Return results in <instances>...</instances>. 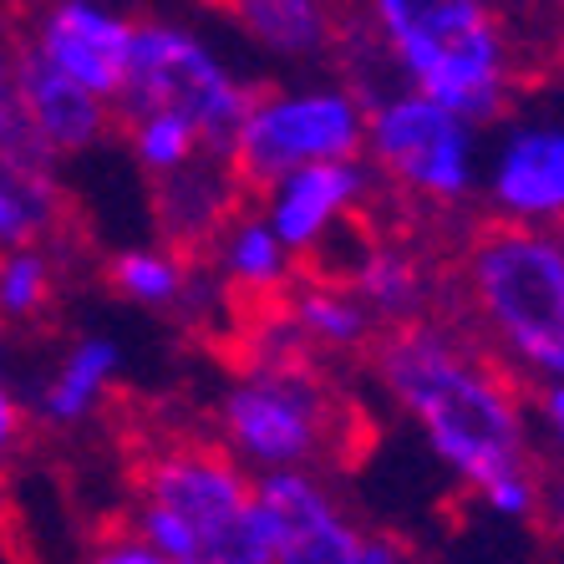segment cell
I'll use <instances>...</instances> for the list:
<instances>
[{"mask_svg":"<svg viewBox=\"0 0 564 564\" xmlns=\"http://www.w3.org/2000/svg\"><path fill=\"white\" fill-rule=\"evenodd\" d=\"M544 417H550L554 437H560V447H564V377L554 381L550 392H544Z\"/></svg>","mask_w":564,"mask_h":564,"instance_id":"cell-26","label":"cell"},{"mask_svg":"<svg viewBox=\"0 0 564 564\" xmlns=\"http://www.w3.org/2000/svg\"><path fill=\"white\" fill-rule=\"evenodd\" d=\"M351 290L381 321H412L427 311V280H422L417 260L392 245H367V254L351 270Z\"/></svg>","mask_w":564,"mask_h":564,"instance_id":"cell-18","label":"cell"},{"mask_svg":"<svg viewBox=\"0 0 564 564\" xmlns=\"http://www.w3.org/2000/svg\"><path fill=\"white\" fill-rule=\"evenodd\" d=\"M367 148L402 194L458 204L473 188V122L427 93H392L367 107Z\"/></svg>","mask_w":564,"mask_h":564,"instance_id":"cell-9","label":"cell"},{"mask_svg":"<svg viewBox=\"0 0 564 564\" xmlns=\"http://www.w3.org/2000/svg\"><path fill=\"white\" fill-rule=\"evenodd\" d=\"M367 194V173L356 169V158H321L305 169L285 173L270 188V229L280 235L285 250H311L315 239L336 229L346 209H356Z\"/></svg>","mask_w":564,"mask_h":564,"instance_id":"cell-12","label":"cell"},{"mask_svg":"<svg viewBox=\"0 0 564 564\" xmlns=\"http://www.w3.org/2000/svg\"><path fill=\"white\" fill-rule=\"evenodd\" d=\"M290 315L301 321L311 346H330V351H351V346L371 341V305L356 295L346 280L311 275L301 285L285 290Z\"/></svg>","mask_w":564,"mask_h":564,"instance_id":"cell-17","label":"cell"},{"mask_svg":"<svg viewBox=\"0 0 564 564\" xmlns=\"http://www.w3.org/2000/svg\"><path fill=\"white\" fill-rule=\"evenodd\" d=\"M224 443L250 468H301V463H356L371 443L351 402L330 392L305 361H264L219 402Z\"/></svg>","mask_w":564,"mask_h":564,"instance_id":"cell-4","label":"cell"},{"mask_svg":"<svg viewBox=\"0 0 564 564\" xmlns=\"http://www.w3.org/2000/svg\"><path fill=\"white\" fill-rule=\"evenodd\" d=\"M15 437H21V408H15V397L0 387V468H6V458H11Z\"/></svg>","mask_w":564,"mask_h":564,"instance_id":"cell-24","label":"cell"},{"mask_svg":"<svg viewBox=\"0 0 564 564\" xmlns=\"http://www.w3.org/2000/svg\"><path fill=\"white\" fill-rule=\"evenodd\" d=\"M458 285L513 367L564 377V235L539 219H484L458 250Z\"/></svg>","mask_w":564,"mask_h":564,"instance_id":"cell-2","label":"cell"},{"mask_svg":"<svg viewBox=\"0 0 564 564\" xmlns=\"http://www.w3.org/2000/svg\"><path fill=\"white\" fill-rule=\"evenodd\" d=\"M107 280L118 295H128L132 305H148V311L178 305L188 290V270L178 250H128L107 264Z\"/></svg>","mask_w":564,"mask_h":564,"instance_id":"cell-20","label":"cell"},{"mask_svg":"<svg viewBox=\"0 0 564 564\" xmlns=\"http://www.w3.org/2000/svg\"><path fill=\"white\" fill-rule=\"evenodd\" d=\"M494 198L513 219H554V214H564V128L519 132L499 158Z\"/></svg>","mask_w":564,"mask_h":564,"instance_id":"cell-13","label":"cell"},{"mask_svg":"<svg viewBox=\"0 0 564 564\" xmlns=\"http://www.w3.org/2000/svg\"><path fill=\"white\" fill-rule=\"evenodd\" d=\"M0 56H11V46H6V41H0Z\"/></svg>","mask_w":564,"mask_h":564,"instance_id":"cell-27","label":"cell"},{"mask_svg":"<svg viewBox=\"0 0 564 564\" xmlns=\"http://www.w3.org/2000/svg\"><path fill=\"white\" fill-rule=\"evenodd\" d=\"M128 138H132L138 163H143L153 178H158V173L184 169L188 158L204 153L198 128L188 118H178V112H132V118H128Z\"/></svg>","mask_w":564,"mask_h":564,"instance_id":"cell-21","label":"cell"},{"mask_svg":"<svg viewBox=\"0 0 564 564\" xmlns=\"http://www.w3.org/2000/svg\"><path fill=\"white\" fill-rule=\"evenodd\" d=\"M112 544H97V560L107 564H158V550L138 534V524H128L122 534H107Z\"/></svg>","mask_w":564,"mask_h":564,"instance_id":"cell-23","label":"cell"},{"mask_svg":"<svg viewBox=\"0 0 564 564\" xmlns=\"http://www.w3.org/2000/svg\"><path fill=\"white\" fill-rule=\"evenodd\" d=\"M52 301V260L36 245H11V254L0 260V315L26 321Z\"/></svg>","mask_w":564,"mask_h":564,"instance_id":"cell-22","label":"cell"},{"mask_svg":"<svg viewBox=\"0 0 564 564\" xmlns=\"http://www.w3.org/2000/svg\"><path fill=\"white\" fill-rule=\"evenodd\" d=\"M367 346L381 387L397 397V408L412 412L433 453L463 484L484 494L529 473L524 381L488 336L412 315L387 321Z\"/></svg>","mask_w":564,"mask_h":564,"instance_id":"cell-1","label":"cell"},{"mask_svg":"<svg viewBox=\"0 0 564 564\" xmlns=\"http://www.w3.org/2000/svg\"><path fill=\"white\" fill-rule=\"evenodd\" d=\"M367 148V107L341 87L254 97L229 143V173L239 194H270L285 173L321 158H356Z\"/></svg>","mask_w":564,"mask_h":564,"instance_id":"cell-7","label":"cell"},{"mask_svg":"<svg viewBox=\"0 0 564 564\" xmlns=\"http://www.w3.org/2000/svg\"><path fill=\"white\" fill-rule=\"evenodd\" d=\"M539 509H544V524H550V534L564 539V484L544 488V494H539ZM539 509H534V513H539Z\"/></svg>","mask_w":564,"mask_h":564,"instance_id":"cell-25","label":"cell"},{"mask_svg":"<svg viewBox=\"0 0 564 564\" xmlns=\"http://www.w3.org/2000/svg\"><path fill=\"white\" fill-rule=\"evenodd\" d=\"M138 513L132 524L173 564H235L239 524L254 499L239 458L214 443L158 447L138 468Z\"/></svg>","mask_w":564,"mask_h":564,"instance_id":"cell-5","label":"cell"},{"mask_svg":"<svg viewBox=\"0 0 564 564\" xmlns=\"http://www.w3.org/2000/svg\"><path fill=\"white\" fill-rule=\"evenodd\" d=\"M254 97L260 93H250L245 82L229 77L219 56L198 36H188L178 26H158V21L132 26L128 77H122L118 93L122 118H132V112H178L198 128L204 148L229 153Z\"/></svg>","mask_w":564,"mask_h":564,"instance_id":"cell-6","label":"cell"},{"mask_svg":"<svg viewBox=\"0 0 564 564\" xmlns=\"http://www.w3.org/2000/svg\"><path fill=\"white\" fill-rule=\"evenodd\" d=\"M31 46L52 66H62L72 82H82L87 93L118 102L122 77H128L132 21L112 15L97 0H46Z\"/></svg>","mask_w":564,"mask_h":564,"instance_id":"cell-10","label":"cell"},{"mask_svg":"<svg viewBox=\"0 0 564 564\" xmlns=\"http://www.w3.org/2000/svg\"><path fill=\"white\" fill-rule=\"evenodd\" d=\"M229 21H235L254 46L290 62H311V56L336 46V0H214Z\"/></svg>","mask_w":564,"mask_h":564,"instance_id":"cell-14","label":"cell"},{"mask_svg":"<svg viewBox=\"0 0 564 564\" xmlns=\"http://www.w3.org/2000/svg\"><path fill=\"white\" fill-rule=\"evenodd\" d=\"M56 219V178L52 169L15 163L0 153V245H36Z\"/></svg>","mask_w":564,"mask_h":564,"instance_id":"cell-19","label":"cell"},{"mask_svg":"<svg viewBox=\"0 0 564 564\" xmlns=\"http://www.w3.org/2000/svg\"><path fill=\"white\" fill-rule=\"evenodd\" d=\"M402 560L392 544H371V534L336 509L326 488L295 468H270L254 484V499L239 524L235 564H377Z\"/></svg>","mask_w":564,"mask_h":564,"instance_id":"cell-8","label":"cell"},{"mask_svg":"<svg viewBox=\"0 0 564 564\" xmlns=\"http://www.w3.org/2000/svg\"><path fill=\"white\" fill-rule=\"evenodd\" d=\"M224 280L229 295L239 305L245 301H270L290 290V254L280 245V235L270 229V219H229L224 224Z\"/></svg>","mask_w":564,"mask_h":564,"instance_id":"cell-16","label":"cell"},{"mask_svg":"<svg viewBox=\"0 0 564 564\" xmlns=\"http://www.w3.org/2000/svg\"><path fill=\"white\" fill-rule=\"evenodd\" d=\"M11 93H15V107H21L26 128L56 158L82 153V148H93L107 132V97L72 82L36 46H15L11 52Z\"/></svg>","mask_w":564,"mask_h":564,"instance_id":"cell-11","label":"cell"},{"mask_svg":"<svg viewBox=\"0 0 564 564\" xmlns=\"http://www.w3.org/2000/svg\"><path fill=\"white\" fill-rule=\"evenodd\" d=\"M118 367H122V356L107 336H82V341L62 356V367L52 371V381H46V392H41V402H36L41 417L56 422V427H72V422L93 417V408L107 397Z\"/></svg>","mask_w":564,"mask_h":564,"instance_id":"cell-15","label":"cell"},{"mask_svg":"<svg viewBox=\"0 0 564 564\" xmlns=\"http://www.w3.org/2000/svg\"><path fill=\"white\" fill-rule=\"evenodd\" d=\"M367 15L402 77L468 122L513 102V46L494 0H367Z\"/></svg>","mask_w":564,"mask_h":564,"instance_id":"cell-3","label":"cell"}]
</instances>
